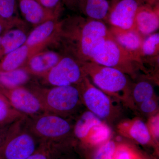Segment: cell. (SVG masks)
Segmentation results:
<instances>
[{"label": "cell", "instance_id": "8fae6325", "mask_svg": "<svg viewBox=\"0 0 159 159\" xmlns=\"http://www.w3.org/2000/svg\"><path fill=\"white\" fill-rule=\"evenodd\" d=\"M139 0H119L111 7L107 20L111 26L124 30L135 29Z\"/></svg>", "mask_w": 159, "mask_h": 159}, {"label": "cell", "instance_id": "f546056e", "mask_svg": "<svg viewBox=\"0 0 159 159\" xmlns=\"http://www.w3.org/2000/svg\"><path fill=\"white\" fill-rule=\"evenodd\" d=\"M139 105L140 110L145 114L152 116L157 111V102L155 97L142 102Z\"/></svg>", "mask_w": 159, "mask_h": 159}, {"label": "cell", "instance_id": "4dcf8cb0", "mask_svg": "<svg viewBox=\"0 0 159 159\" xmlns=\"http://www.w3.org/2000/svg\"><path fill=\"white\" fill-rule=\"evenodd\" d=\"M113 159H132L131 154L127 148L121 147L116 150Z\"/></svg>", "mask_w": 159, "mask_h": 159}, {"label": "cell", "instance_id": "5b68a950", "mask_svg": "<svg viewBox=\"0 0 159 159\" xmlns=\"http://www.w3.org/2000/svg\"><path fill=\"white\" fill-rule=\"evenodd\" d=\"M30 90L39 99L46 112L61 116L65 117L72 113L82 102L77 85L54 86L49 89L36 87Z\"/></svg>", "mask_w": 159, "mask_h": 159}, {"label": "cell", "instance_id": "2e32d148", "mask_svg": "<svg viewBox=\"0 0 159 159\" xmlns=\"http://www.w3.org/2000/svg\"><path fill=\"white\" fill-rule=\"evenodd\" d=\"M73 9H77L87 18L101 21L107 20L111 6L107 0H72Z\"/></svg>", "mask_w": 159, "mask_h": 159}, {"label": "cell", "instance_id": "7c38bea8", "mask_svg": "<svg viewBox=\"0 0 159 159\" xmlns=\"http://www.w3.org/2000/svg\"><path fill=\"white\" fill-rule=\"evenodd\" d=\"M59 23L58 19H54L48 20L35 26L27 36L25 44L30 48L33 54L37 53L41 47L52 39H55Z\"/></svg>", "mask_w": 159, "mask_h": 159}, {"label": "cell", "instance_id": "603a6c76", "mask_svg": "<svg viewBox=\"0 0 159 159\" xmlns=\"http://www.w3.org/2000/svg\"><path fill=\"white\" fill-rule=\"evenodd\" d=\"M131 96L135 102L140 104L155 97L153 86L148 81H139L131 88Z\"/></svg>", "mask_w": 159, "mask_h": 159}, {"label": "cell", "instance_id": "f1b7e54d", "mask_svg": "<svg viewBox=\"0 0 159 159\" xmlns=\"http://www.w3.org/2000/svg\"><path fill=\"white\" fill-rule=\"evenodd\" d=\"M146 125L152 139L157 140L159 139V114H155L151 116L148 119Z\"/></svg>", "mask_w": 159, "mask_h": 159}, {"label": "cell", "instance_id": "1f68e13d", "mask_svg": "<svg viewBox=\"0 0 159 159\" xmlns=\"http://www.w3.org/2000/svg\"><path fill=\"white\" fill-rule=\"evenodd\" d=\"M11 125H11L0 127V147H1L2 143H3L4 139L6 138V135L8 133L9 127H10Z\"/></svg>", "mask_w": 159, "mask_h": 159}, {"label": "cell", "instance_id": "d6986e66", "mask_svg": "<svg viewBox=\"0 0 159 159\" xmlns=\"http://www.w3.org/2000/svg\"><path fill=\"white\" fill-rule=\"evenodd\" d=\"M33 54L30 48L25 44L8 53L0 62V73L9 72L21 67Z\"/></svg>", "mask_w": 159, "mask_h": 159}, {"label": "cell", "instance_id": "7402d4cb", "mask_svg": "<svg viewBox=\"0 0 159 159\" xmlns=\"http://www.w3.org/2000/svg\"><path fill=\"white\" fill-rule=\"evenodd\" d=\"M25 117L16 110L4 95L0 93V127L11 125Z\"/></svg>", "mask_w": 159, "mask_h": 159}, {"label": "cell", "instance_id": "d590c367", "mask_svg": "<svg viewBox=\"0 0 159 159\" xmlns=\"http://www.w3.org/2000/svg\"><path fill=\"white\" fill-rule=\"evenodd\" d=\"M113 1L114 2L113 4H114V3L116 2H118V1H119V0H113Z\"/></svg>", "mask_w": 159, "mask_h": 159}, {"label": "cell", "instance_id": "7a4b0ae2", "mask_svg": "<svg viewBox=\"0 0 159 159\" xmlns=\"http://www.w3.org/2000/svg\"><path fill=\"white\" fill-rule=\"evenodd\" d=\"M90 61L117 69L132 77L144 67L141 56L122 48L111 33L97 46Z\"/></svg>", "mask_w": 159, "mask_h": 159}, {"label": "cell", "instance_id": "9a60e30c", "mask_svg": "<svg viewBox=\"0 0 159 159\" xmlns=\"http://www.w3.org/2000/svg\"><path fill=\"white\" fill-rule=\"evenodd\" d=\"M18 7L26 21L36 26L48 20L58 19L51 11L46 9L37 0H17Z\"/></svg>", "mask_w": 159, "mask_h": 159}, {"label": "cell", "instance_id": "d6a6232c", "mask_svg": "<svg viewBox=\"0 0 159 159\" xmlns=\"http://www.w3.org/2000/svg\"><path fill=\"white\" fill-rule=\"evenodd\" d=\"M141 4H146L154 6L159 5V0H139Z\"/></svg>", "mask_w": 159, "mask_h": 159}, {"label": "cell", "instance_id": "e0dca14e", "mask_svg": "<svg viewBox=\"0 0 159 159\" xmlns=\"http://www.w3.org/2000/svg\"><path fill=\"white\" fill-rule=\"evenodd\" d=\"M117 129L121 135L142 145L148 144L152 139L146 123L139 118L123 121L119 123Z\"/></svg>", "mask_w": 159, "mask_h": 159}, {"label": "cell", "instance_id": "44dd1931", "mask_svg": "<svg viewBox=\"0 0 159 159\" xmlns=\"http://www.w3.org/2000/svg\"><path fill=\"white\" fill-rule=\"evenodd\" d=\"M27 35L20 29H13L6 32L2 37L1 54L4 55L16 50L25 43Z\"/></svg>", "mask_w": 159, "mask_h": 159}, {"label": "cell", "instance_id": "484cf974", "mask_svg": "<svg viewBox=\"0 0 159 159\" xmlns=\"http://www.w3.org/2000/svg\"><path fill=\"white\" fill-rule=\"evenodd\" d=\"M57 145V143L41 142L34 152L26 159H52Z\"/></svg>", "mask_w": 159, "mask_h": 159}, {"label": "cell", "instance_id": "836d02e7", "mask_svg": "<svg viewBox=\"0 0 159 159\" xmlns=\"http://www.w3.org/2000/svg\"><path fill=\"white\" fill-rule=\"evenodd\" d=\"M6 22H5L4 20H3L0 18V34L2 32L3 30V24H4Z\"/></svg>", "mask_w": 159, "mask_h": 159}, {"label": "cell", "instance_id": "52a82bcc", "mask_svg": "<svg viewBox=\"0 0 159 159\" xmlns=\"http://www.w3.org/2000/svg\"><path fill=\"white\" fill-rule=\"evenodd\" d=\"M73 134L83 142L99 145L109 140L111 130L106 123L88 111L81 115L74 125Z\"/></svg>", "mask_w": 159, "mask_h": 159}, {"label": "cell", "instance_id": "ac0fdd59", "mask_svg": "<svg viewBox=\"0 0 159 159\" xmlns=\"http://www.w3.org/2000/svg\"><path fill=\"white\" fill-rule=\"evenodd\" d=\"M109 30L115 40L122 48L140 55V49L145 38L136 29L124 30L111 26Z\"/></svg>", "mask_w": 159, "mask_h": 159}, {"label": "cell", "instance_id": "e575fe53", "mask_svg": "<svg viewBox=\"0 0 159 159\" xmlns=\"http://www.w3.org/2000/svg\"><path fill=\"white\" fill-rule=\"evenodd\" d=\"M1 39H2V37L0 36V54H1Z\"/></svg>", "mask_w": 159, "mask_h": 159}, {"label": "cell", "instance_id": "d4e9b609", "mask_svg": "<svg viewBox=\"0 0 159 159\" xmlns=\"http://www.w3.org/2000/svg\"><path fill=\"white\" fill-rule=\"evenodd\" d=\"M17 0H0V18L5 22L19 21L17 16Z\"/></svg>", "mask_w": 159, "mask_h": 159}, {"label": "cell", "instance_id": "4fadbf2b", "mask_svg": "<svg viewBox=\"0 0 159 159\" xmlns=\"http://www.w3.org/2000/svg\"><path fill=\"white\" fill-rule=\"evenodd\" d=\"M159 5L152 6L140 4L135 18V29L144 37L159 29Z\"/></svg>", "mask_w": 159, "mask_h": 159}, {"label": "cell", "instance_id": "ffe728a7", "mask_svg": "<svg viewBox=\"0 0 159 159\" xmlns=\"http://www.w3.org/2000/svg\"><path fill=\"white\" fill-rule=\"evenodd\" d=\"M29 79L30 74L24 68L0 73V85L2 89H6L22 87L29 81Z\"/></svg>", "mask_w": 159, "mask_h": 159}, {"label": "cell", "instance_id": "3957f363", "mask_svg": "<svg viewBox=\"0 0 159 159\" xmlns=\"http://www.w3.org/2000/svg\"><path fill=\"white\" fill-rule=\"evenodd\" d=\"M81 64L87 77L107 95L123 100L130 99L131 87L126 74L117 69L93 61Z\"/></svg>", "mask_w": 159, "mask_h": 159}, {"label": "cell", "instance_id": "ba28073f", "mask_svg": "<svg viewBox=\"0 0 159 159\" xmlns=\"http://www.w3.org/2000/svg\"><path fill=\"white\" fill-rule=\"evenodd\" d=\"M77 86L81 101L89 111L101 119H108L115 113L110 97L94 85L87 76Z\"/></svg>", "mask_w": 159, "mask_h": 159}, {"label": "cell", "instance_id": "8d00e7d4", "mask_svg": "<svg viewBox=\"0 0 159 159\" xmlns=\"http://www.w3.org/2000/svg\"><path fill=\"white\" fill-rule=\"evenodd\" d=\"M2 87H1V85H0V92H1V89H2Z\"/></svg>", "mask_w": 159, "mask_h": 159}, {"label": "cell", "instance_id": "4316f807", "mask_svg": "<svg viewBox=\"0 0 159 159\" xmlns=\"http://www.w3.org/2000/svg\"><path fill=\"white\" fill-rule=\"evenodd\" d=\"M116 150V143L109 139L101 144L95 153L94 159H113Z\"/></svg>", "mask_w": 159, "mask_h": 159}, {"label": "cell", "instance_id": "9c48e42d", "mask_svg": "<svg viewBox=\"0 0 159 159\" xmlns=\"http://www.w3.org/2000/svg\"><path fill=\"white\" fill-rule=\"evenodd\" d=\"M86 75L81 64L70 56H62L54 67L43 76L52 86L77 85Z\"/></svg>", "mask_w": 159, "mask_h": 159}, {"label": "cell", "instance_id": "277c9868", "mask_svg": "<svg viewBox=\"0 0 159 159\" xmlns=\"http://www.w3.org/2000/svg\"><path fill=\"white\" fill-rule=\"evenodd\" d=\"M26 118L12 123L0 147V159H26L41 142L27 126Z\"/></svg>", "mask_w": 159, "mask_h": 159}, {"label": "cell", "instance_id": "6da1fadb", "mask_svg": "<svg viewBox=\"0 0 159 159\" xmlns=\"http://www.w3.org/2000/svg\"><path fill=\"white\" fill-rule=\"evenodd\" d=\"M110 33L103 21L72 16L60 21L55 39L68 56L82 63L90 61L97 46Z\"/></svg>", "mask_w": 159, "mask_h": 159}, {"label": "cell", "instance_id": "8992f818", "mask_svg": "<svg viewBox=\"0 0 159 159\" xmlns=\"http://www.w3.org/2000/svg\"><path fill=\"white\" fill-rule=\"evenodd\" d=\"M28 128L40 141L58 143L73 134L74 126L64 117L44 112L26 118Z\"/></svg>", "mask_w": 159, "mask_h": 159}, {"label": "cell", "instance_id": "cb8c5ba5", "mask_svg": "<svg viewBox=\"0 0 159 159\" xmlns=\"http://www.w3.org/2000/svg\"><path fill=\"white\" fill-rule=\"evenodd\" d=\"M159 34L155 32L143 39L140 49L141 57H152L159 56Z\"/></svg>", "mask_w": 159, "mask_h": 159}, {"label": "cell", "instance_id": "83f0119b", "mask_svg": "<svg viewBox=\"0 0 159 159\" xmlns=\"http://www.w3.org/2000/svg\"><path fill=\"white\" fill-rule=\"evenodd\" d=\"M46 9L59 16L62 10V0H37Z\"/></svg>", "mask_w": 159, "mask_h": 159}, {"label": "cell", "instance_id": "5bb4252c", "mask_svg": "<svg viewBox=\"0 0 159 159\" xmlns=\"http://www.w3.org/2000/svg\"><path fill=\"white\" fill-rule=\"evenodd\" d=\"M62 57L54 51L37 52L29 57L26 67L24 68L30 74L43 77L59 62Z\"/></svg>", "mask_w": 159, "mask_h": 159}, {"label": "cell", "instance_id": "30bf717a", "mask_svg": "<svg viewBox=\"0 0 159 159\" xmlns=\"http://www.w3.org/2000/svg\"><path fill=\"white\" fill-rule=\"evenodd\" d=\"M0 93L16 110L26 117L31 118L46 112L39 99L30 89L23 87L12 89H2Z\"/></svg>", "mask_w": 159, "mask_h": 159}]
</instances>
